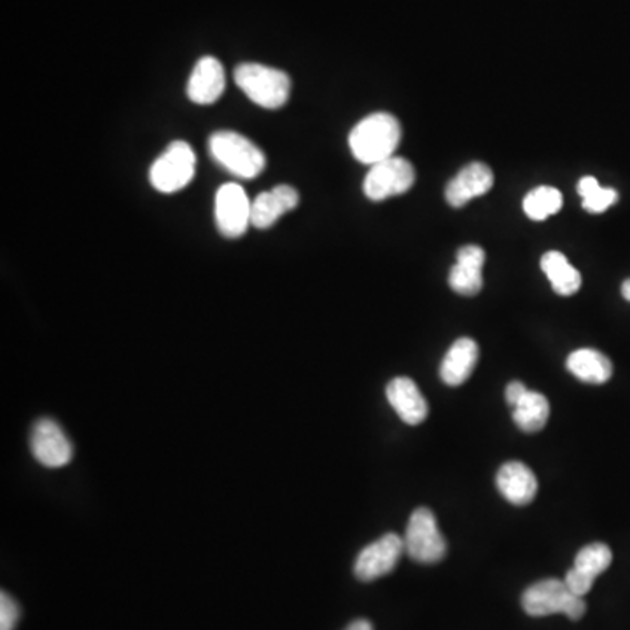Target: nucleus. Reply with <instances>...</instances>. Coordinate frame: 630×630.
<instances>
[{"label":"nucleus","instance_id":"14","mask_svg":"<svg viewBox=\"0 0 630 630\" xmlns=\"http://www.w3.org/2000/svg\"><path fill=\"white\" fill-rule=\"evenodd\" d=\"M492 184H494V173L486 163H470L447 186V202L459 209L471 202L473 198L489 193Z\"/></svg>","mask_w":630,"mask_h":630},{"label":"nucleus","instance_id":"15","mask_svg":"<svg viewBox=\"0 0 630 630\" xmlns=\"http://www.w3.org/2000/svg\"><path fill=\"white\" fill-rule=\"evenodd\" d=\"M486 263V251L478 246H464L458 251V263L449 273L452 291L462 297H474L483 288L482 268Z\"/></svg>","mask_w":630,"mask_h":630},{"label":"nucleus","instance_id":"23","mask_svg":"<svg viewBox=\"0 0 630 630\" xmlns=\"http://www.w3.org/2000/svg\"><path fill=\"white\" fill-rule=\"evenodd\" d=\"M578 194L583 200V209L592 214H601L617 203L618 193L611 188H602L596 178H583L578 182Z\"/></svg>","mask_w":630,"mask_h":630},{"label":"nucleus","instance_id":"5","mask_svg":"<svg viewBox=\"0 0 630 630\" xmlns=\"http://www.w3.org/2000/svg\"><path fill=\"white\" fill-rule=\"evenodd\" d=\"M194 169L197 157L193 148L184 140H176L151 166L149 181L160 193H178L193 181Z\"/></svg>","mask_w":630,"mask_h":630},{"label":"nucleus","instance_id":"8","mask_svg":"<svg viewBox=\"0 0 630 630\" xmlns=\"http://www.w3.org/2000/svg\"><path fill=\"white\" fill-rule=\"evenodd\" d=\"M251 207L248 193L242 186L228 182L216 193V224L221 236L227 239H239L251 224Z\"/></svg>","mask_w":630,"mask_h":630},{"label":"nucleus","instance_id":"22","mask_svg":"<svg viewBox=\"0 0 630 630\" xmlns=\"http://www.w3.org/2000/svg\"><path fill=\"white\" fill-rule=\"evenodd\" d=\"M562 209V193L552 186H540L523 198V212L532 221H544Z\"/></svg>","mask_w":630,"mask_h":630},{"label":"nucleus","instance_id":"10","mask_svg":"<svg viewBox=\"0 0 630 630\" xmlns=\"http://www.w3.org/2000/svg\"><path fill=\"white\" fill-rule=\"evenodd\" d=\"M403 553V538L394 532H388L359 553L356 559L354 574L361 581H373L386 577L398 566Z\"/></svg>","mask_w":630,"mask_h":630},{"label":"nucleus","instance_id":"2","mask_svg":"<svg viewBox=\"0 0 630 630\" xmlns=\"http://www.w3.org/2000/svg\"><path fill=\"white\" fill-rule=\"evenodd\" d=\"M236 83L256 106L270 111L286 106L291 93V78L284 70L261 63H240L236 69Z\"/></svg>","mask_w":630,"mask_h":630},{"label":"nucleus","instance_id":"25","mask_svg":"<svg viewBox=\"0 0 630 630\" xmlns=\"http://www.w3.org/2000/svg\"><path fill=\"white\" fill-rule=\"evenodd\" d=\"M526 391H528V388H526L522 382H517V380H513V382L508 383L507 391H504L507 403L510 404V407H513V404H516L517 401H519L520 398L526 394Z\"/></svg>","mask_w":630,"mask_h":630},{"label":"nucleus","instance_id":"7","mask_svg":"<svg viewBox=\"0 0 630 630\" xmlns=\"http://www.w3.org/2000/svg\"><path fill=\"white\" fill-rule=\"evenodd\" d=\"M416 184V169L404 158L392 157L371 167L363 190L373 202L407 193Z\"/></svg>","mask_w":630,"mask_h":630},{"label":"nucleus","instance_id":"1","mask_svg":"<svg viewBox=\"0 0 630 630\" xmlns=\"http://www.w3.org/2000/svg\"><path fill=\"white\" fill-rule=\"evenodd\" d=\"M401 142V124L388 112H376L359 121L349 136L350 151L364 166H377L394 157Z\"/></svg>","mask_w":630,"mask_h":630},{"label":"nucleus","instance_id":"4","mask_svg":"<svg viewBox=\"0 0 630 630\" xmlns=\"http://www.w3.org/2000/svg\"><path fill=\"white\" fill-rule=\"evenodd\" d=\"M522 608L531 617L562 613L571 620H580L587 611L583 598H578L564 580H543L529 587L522 596Z\"/></svg>","mask_w":630,"mask_h":630},{"label":"nucleus","instance_id":"3","mask_svg":"<svg viewBox=\"0 0 630 630\" xmlns=\"http://www.w3.org/2000/svg\"><path fill=\"white\" fill-rule=\"evenodd\" d=\"M210 154L228 172L239 179H254L267 167V158L248 137L230 130L216 132L209 140Z\"/></svg>","mask_w":630,"mask_h":630},{"label":"nucleus","instance_id":"18","mask_svg":"<svg viewBox=\"0 0 630 630\" xmlns=\"http://www.w3.org/2000/svg\"><path fill=\"white\" fill-rule=\"evenodd\" d=\"M478 361V346L471 338H459L441 361L440 377L447 386L456 388L470 379Z\"/></svg>","mask_w":630,"mask_h":630},{"label":"nucleus","instance_id":"16","mask_svg":"<svg viewBox=\"0 0 630 630\" xmlns=\"http://www.w3.org/2000/svg\"><path fill=\"white\" fill-rule=\"evenodd\" d=\"M389 403L408 426L422 424L429 413V404L419 386L408 377H396L388 386Z\"/></svg>","mask_w":630,"mask_h":630},{"label":"nucleus","instance_id":"6","mask_svg":"<svg viewBox=\"0 0 630 630\" xmlns=\"http://www.w3.org/2000/svg\"><path fill=\"white\" fill-rule=\"evenodd\" d=\"M404 552L420 564H437L447 553V541L438 529L437 517L428 508L413 511L404 532Z\"/></svg>","mask_w":630,"mask_h":630},{"label":"nucleus","instance_id":"13","mask_svg":"<svg viewBox=\"0 0 630 630\" xmlns=\"http://www.w3.org/2000/svg\"><path fill=\"white\" fill-rule=\"evenodd\" d=\"M300 202V194L293 186L280 184L263 191L254 198L251 207V224L260 230L273 227L280 216L288 214Z\"/></svg>","mask_w":630,"mask_h":630},{"label":"nucleus","instance_id":"19","mask_svg":"<svg viewBox=\"0 0 630 630\" xmlns=\"http://www.w3.org/2000/svg\"><path fill=\"white\" fill-rule=\"evenodd\" d=\"M568 370L581 382L606 383L613 376V364L596 349H578L568 358Z\"/></svg>","mask_w":630,"mask_h":630},{"label":"nucleus","instance_id":"27","mask_svg":"<svg viewBox=\"0 0 630 630\" xmlns=\"http://www.w3.org/2000/svg\"><path fill=\"white\" fill-rule=\"evenodd\" d=\"M622 294L627 301H630V279H627L622 284Z\"/></svg>","mask_w":630,"mask_h":630},{"label":"nucleus","instance_id":"9","mask_svg":"<svg viewBox=\"0 0 630 630\" xmlns=\"http://www.w3.org/2000/svg\"><path fill=\"white\" fill-rule=\"evenodd\" d=\"M30 450L39 464L46 468H63L72 461L74 447L70 443L63 429L58 426L57 420L39 419L33 424L30 433Z\"/></svg>","mask_w":630,"mask_h":630},{"label":"nucleus","instance_id":"11","mask_svg":"<svg viewBox=\"0 0 630 630\" xmlns=\"http://www.w3.org/2000/svg\"><path fill=\"white\" fill-rule=\"evenodd\" d=\"M611 560H613V553L608 544H587L578 552L573 568L569 569L566 574V586L571 592L577 593L578 598H586L596 578L610 568Z\"/></svg>","mask_w":630,"mask_h":630},{"label":"nucleus","instance_id":"24","mask_svg":"<svg viewBox=\"0 0 630 630\" xmlns=\"http://www.w3.org/2000/svg\"><path fill=\"white\" fill-rule=\"evenodd\" d=\"M20 606L8 592L0 593V630H14L20 622Z\"/></svg>","mask_w":630,"mask_h":630},{"label":"nucleus","instance_id":"26","mask_svg":"<svg viewBox=\"0 0 630 630\" xmlns=\"http://www.w3.org/2000/svg\"><path fill=\"white\" fill-rule=\"evenodd\" d=\"M346 630H373V626L368 620H356Z\"/></svg>","mask_w":630,"mask_h":630},{"label":"nucleus","instance_id":"17","mask_svg":"<svg viewBox=\"0 0 630 630\" xmlns=\"http://www.w3.org/2000/svg\"><path fill=\"white\" fill-rule=\"evenodd\" d=\"M498 489L508 503L523 507L531 503L538 492V480L531 468L520 461H510L503 464L496 478Z\"/></svg>","mask_w":630,"mask_h":630},{"label":"nucleus","instance_id":"21","mask_svg":"<svg viewBox=\"0 0 630 630\" xmlns=\"http://www.w3.org/2000/svg\"><path fill=\"white\" fill-rule=\"evenodd\" d=\"M513 420L523 433H538L547 426L550 404L541 392L526 391V394L513 407Z\"/></svg>","mask_w":630,"mask_h":630},{"label":"nucleus","instance_id":"12","mask_svg":"<svg viewBox=\"0 0 630 630\" xmlns=\"http://www.w3.org/2000/svg\"><path fill=\"white\" fill-rule=\"evenodd\" d=\"M227 87L223 63L218 58L203 57L198 60L188 81V99L198 106L218 102Z\"/></svg>","mask_w":630,"mask_h":630},{"label":"nucleus","instance_id":"20","mask_svg":"<svg viewBox=\"0 0 630 630\" xmlns=\"http://www.w3.org/2000/svg\"><path fill=\"white\" fill-rule=\"evenodd\" d=\"M541 268L547 273L553 291L559 293L560 297H571L581 288L580 272L573 264L569 263L568 258L562 252L548 251L541 258Z\"/></svg>","mask_w":630,"mask_h":630}]
</instances>
